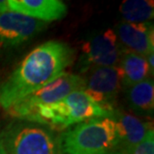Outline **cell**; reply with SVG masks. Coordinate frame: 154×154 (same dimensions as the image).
Instances as JSON below:
<instances>
[{
	"instance_id": "obj_1",
	"label": "cell",
	"mask_w": 154,
	"mask_h": 154,
	"mask_svg": "<svg viewBox=\"0 0 154 154\" xmlns=\"http://www.w3.org/2000/svg\"><path fill=\"white\" fill-rule=\"evenodd\" d=\"M74 52L66 43L49 40L30 51L0 87L5 110L62 75L73 62Z\"/></svg>"
},
{
	"instance_id": "obj_2",
	"label": "cell",
	"mask_w": 154,
	"mask_h": 154,
	"mask_svg": "<svg viewBox=\"0 0 154 154\" xmlns=\"http://www.w3.org/2000/svg\"><path fill=\"white\" fill-rule=\"evenodd\" d=\"M113 113L95 102L84 90H75L57 102L40 107L26 121L63 131L92 118L112 117Z\"/></svg>"
},
{
	"instance_id": "obj_3",
	"label": "cell",
	"mask_w": 154,
	"mask_h": 154,
	"mask_svg": "<svg viewBox=\"0 0 154 154\" xmlns=\"http://www.w3.org/2000/svg\"><path fill=\"white\" fill-rule=\"evenodd\" d=\"M119 145L118 125L113 117H97L64 132L62 154H108Z\"/></svg>"
},
{
	"instance_id": "obj_4",
	"label": "cell",
	"mask_w": 154,
	"mask_h": 154,
	"mask_svg": "<svg viewBox=\"0 0 154 154\" xmlns=\"http://www.w3.org/2000/svg\"><path fill=\"white\" fill-rule=\"evenodd\" d=\"M7 154H62L60 140L51 129L34 122H11L0 136Z\"/></svg>"
},
{
	"instance_id": "obj_5",
	"label": "cell",
	"mask_w": 154,
	"mask_h": 154,
	"mask_svg": "<svg viewBox=\"0 0 154 154\" xmlns=\"http://www.w3.org/2000/svg\"><path fill=\"white\" fill-rule=\"evenodd\" d=\"M83 89V77L69 72H64L49 84L13 104L7 109V112L14 118L27 120L40 107L55 103L63 99L73 91Z\"/></svg>"
},
{
	"instance_id": "obj_6",
	"label": "cell",
	"mask_w": 154,
	"mask_h": 154,
	"mask_svg": "<svg viewBox=\"0 0 154 154\" xmlns=\"http://www.w3.org/2000/svg\"><path fill=\"white\" fill-rule=\"evenodd\" d=\"M124 49L113 29H107L87 40L82 46L79 71L86 73L97 67L117 66Z\"/></svg>"
},
{
	"instance_id": "obj_7",
	"label": "cell",
	"mask_w": 154,
	"mask_h": 154,
	"mask_svg": "<svg viewBox=\"0 0 154 154\" xmlns=\"http://www.w3.org/2000/svg\"><path fill=\"white\" fill-rule=\"evenodd\" d=\"M84 79V92L95 102L114 112L113 102L121 88V80L117 66L97 67L87 71Z\"/></svg>"
},
{
	"instance_id": "obj_8",
	"label": "cell",
	"mask_w": 154,
	"mask_h": 154,
	"mask_svg": "<svg viewBox=\"0 0 154 154\" xmlns=\"http://www.w3.org/2000/svg\"><path fill=\"white\" fill-rule=\"evenodd\" d=\"M47 24L40 20L17 12L6 11L0 15V49L23 44L44 30Z\"/></svg>"
},
{
	"instance_id": "obj_9",
	"label": "cell",
	"mask_w": 154,
	"mask_h": 154,
	"mask_svg": "<svg viewBox=\"0 0 154 154\" xmlns=\"http://www.w3.org/2000/svg\"><path fill=\"white\" fill-rule=\"evenodd\" d=\"M123 49L147 56L154 51V29L152 22H120L114 30Z\"/></svg>"
},
{
	"instance_id": "obj_10",
	"label": "cell",
	"mask_w": 154,
	"mask_h": 154,
	"mask_svg": "<svg viewBox=\"0 0 154 154\" xmlns=\"http://www.w3.org/2000/svg\"><path fill=\"white\" fill-rule=\"evenodd\" d=\"M7 6L9 11L45 23L63 19L67 14V6L60 0H9Z\"/></svg>"
},
{
	"instance_id": "obj_11",
	"label": "cell",
	"mask_w": 154,
	"mask_h": 154,
	"mask_svg": "<svg viewBox=\"0 0 154 154\" xmlns=\"http://www.w3.org/2000/svg\"><path fill=\"white\" fill-rule=\"evenodd\" d=\"M112 117L118 125V146L122 148L121 151L127 154L146 137L149 131L153 130L152 122L145 121L134 114L114 110Z\"/></svg>"
},
{
	"instance_id": "obj_12",
	"label": "cell",
	"mask_w": 154,
	"mask_h": 154,
	"mask_svg": "<svg viewBox=\"0 0 154 154\" xmlns=\"http://www.w3.org/2000/svg\"><path fill=\"white\" fill-rule=\"evenodd\" d=\"M117 68L124 89L148 79L151 73L145 56L127 50L123 51Z\"/></svg>"
},
{
	"instance_id": "obj_13",
	"label": "cell",
	"mask_w": 154,
	"mask_h": 154,
	"mask_svg": "<svg viewBox=\"0 0 154 154\" xmlns=\"http://www.w3.org/2000/svg\"><path fill=\"white\" fill-rule=\"evenodd\" d=\"M125 97L129 108L137 115H153L154 84L152 79L148 78L126 88Z\"/></svg>"
},
{
	"instance_id": "obj_14",
	"label": "cell",
	"mask_w": 154,
	"mask_h": 154,
	"mask_svg": "<svg viewBox=\"0 0 154 154\" xmlns=\"http://www.w3.org/2000/svg\"><path fill=\"white\" fill-rule=\"evenodd\" d=\"M119 11L124 22H150L154 16V2L152 0H126L119 6Z\"/></svg>"
},
{
	"instance_id": "obj_15",
	"label": "cell",
	"mask_w": 154,
	"mask_h": 154,
	"mask_svg": "<svg viewBox=\"0 0 154 154\" xmlns=\"http://www.w3.org/2000/svg\"><path fill=\"white\" fill-rule=\"evenodd\" d=\"M129 154H154V133L149 131L146 137L134 147Z\"/></svg>"
},
{
	"instance_id": "obj_16",
	"label": "cell",
	"mask_w": 154,
	"mask_h": 154,
	"mask_svg": "<svg viewBox=\"0 0 154 154\" xmlns=\"http://www.w3.org/2000/svg\"><path fill=\"white\" fill-rule=\"evenodd\" d=\"M146 60H147V63H148L150 72H151V74L153 75V72H154V51L150 52V53L147 55Z\"/></svg>"
},
{
	"instance_id": "obj_17",
	"label": "cell",
	"mask_w": 154,
	"mask_h": 154,
	"mask_svg": "<svg viewBox=\"0 0 154 154\" xmlns=\"http://www.w3.org/2000/svg\"><path fill=\"white\" fill-rule=\"evenodd\" d=\"M6 11H8L7 1H5V0H0V15L3 14Z\"/></svg>"
},
{
	"instance_id": "obj_18",
	"label": "cell",
	"mask_w": 154,
	"mask_h": 154,
	"mask_svg": "<svg viewBox=\"0 0 154 154\" xmlns=\"http://www.w3.org/2000/svg\"><path fill=\"white\" fill-rule=\"evenodd\" d=\"M108 154H127V153H125L124 151H121V150H114V151L110 152Z\"/></svg>"
},
{
	"instance_id": "obj_19",
	"label": "cell",
	"mask_w": 154,
	"mask_h": 154,
	"mask_svg": "<svg viewBox=\"0 0 154 154\" xmlns=\"http://www.w3.org/2000/svg\"><path fill=\"white\" fill-rule=\"evenodd\" d=\"M0 154H7L5 152V150H4V148H3V146H2V144H1V142H0Z\"/></svg>"
}]
</instances>
